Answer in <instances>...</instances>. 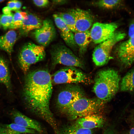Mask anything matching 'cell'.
I'll list each match as a JSON object with an SVG mask.
<instances>
[{"mask_svg": "<svg viewBox=\"0 0 134 134\" xmlns=\"http://www.w3.org/2000/svg\"><path fill=\"white\" fill-rule=\"evenodd\" d=\"M105 122V119L102 116L99 114H96L77 119L74 124L80 127L92 130L102 127Z\"/></svg>", "mask_w": 134, "mask_h": 134, "instance_id": "obj_15", "label": "cell"}, {"mask_svg": "<svg viewBox=\"0 0 134 134\" xmlns=\"http://www.w3.org/2000/svg\"><path fill=\"white\" fill-rule=\"evenodd\" d=\"M129 134H134V127L130 129Z\"/></svg>", "mask_w": 134, "mask_h": 134, "instance_id": "obj_34", "label": "cell"}, {"mask_svg": "<svg viewBox=\"0 0 134 134\" xmlns=\"http://www.w3.org/2000/svg\"><path fill=\"white\" fill-rule=\"evenodd\" d=\"M33 34L37 42L44 47L49 45L55 38L56 32L53 23L49 19L44 20L39 28L34 30Z\"/></svg>", "mask_w": 134, "mask_h": 134, "instance_id": "obj_11", "label": "cell"}, {"mask_svg": "<svg viewBox=\"0 0 134 134\" xmlns=\"http://www.w3.org/2000/svg\"><path fill=\"white\" fill-rule=\"evenodd\" d=\"M8 6L11 10L16 11L15 0H11L8 1L7 3Z\"/></svg>", "mask_w": 134, "mask_h": 134, "instance_id": "obj_29", "label": "cell"}, {"mask_svg": "<svg viewBox=\"0 0 134 134\" xmlns=\"http://www.w3.org/2000/svg\"><path fill=\"white\" fill-rule=\"evenodd\" d=\"M69 12L74 18L77 32H82L88 30L93 25V17L89 11L76 8L71 9Z\"/></svg>", "mask_w": 134, "mask_h": 134, "instance_id": "obj_12", "label": "cell"}, {"mask_svg": "<svg viewBox=\"0 0 134 134\" xmlns=\"http://www.w3.org/2000/svg\"></svg>", "mask_w": 134, "mask_h": 134, "instance_id": "obj_37", "label": "cell"}, {"mask_svg": "<svg viewBox=\"0 0 134 134\" xmlns=\"http://www.w3.org/2000/svg\"><path fill=\"white\" fill-rule=\"evenodd\" d=\"M124 32L116 31L108 39L99 44L95 47L92 54V60L98 66L106 64L112 58L111 54L113 47L125 37Z\"/></svg>", "mask_w": 134, "mask_h": 134, "instance_id": "obj_4", "label": "cell"}, {"mask_svg": "<svg viewBox=\"0 0 134 134\" xmlns=\"http://www.w3.org/2000/svg\"><path fill=\"white\" fill-rule=\"evenodd\" d=\"M128 34L129 38L134 37V18L132 20L129 25Z\"/></svg>", "mask_w": 134, "mask_h": 134, "instance_id": "obj_28", "label": "cell"}, {"mask_svg": "<svg viewBox=\"0 0 134 134\" xmlns=\"http://www.w3.org/2000/svg\"><path fill=\"white\" fill-rule=\"evenodd\" d=\"M11 10L7 6L3 7L2 9V12L5 15H8L10 14L11 13Z\"/></svg>", "mask_w": 134, "mask_h": 134, "instance_id": "obj_30", "label": "cell"}, {"mask_svg": "<svg viewBox=\"0 0 134 134\" xmlns=\"http://www.w3.org/2000/svg\"><path fill=\"white\" fill-rule=\"evenodd\" d=\"M0 83L4 85L8 91L11 89V84L9 67L5 60L0 56Z\"/></svg>", "mask_w": 134, "mask_h": 134, "instance_id": "obj_20", "label": "cell"}, {"mask_svg": "<svg viewBox=\"0 0 134 134\" xmlns=\"http://www.w3.org/2000/svg\"><path fill=\"white\" fill-rule=\"evenodd\" d=\"M34 3L39 7H44L47 6L49 3L47 0H33Z\"/></svg>", "mask_w": 134, "mask_h": 134, "instance_id": "obj_27", "label": "cell"}, {"mask_svg": "<svg viewBox=\"0 0 134 134\" xmlns=\"http://www.w3.org/2000/svg\"><path fill=\"white\" fill-rule=\"evenodd\" d=\"M118 27V24L115 22L94 23L90 31L91 41L95 44L103 42L113 34Z\"/></svg>", "mask_w": 134, "mask_h": 134, "instance_id": "obj_10", "label": "cell"}, {"mask_svg": "<svg viewBox=\"0 0 134 134\" xmlns=\"http://www.w3.org/2000/svg\"><path fill=\"white\" fill-rule=\"evenodd\" d=\"M52 64L53 66L61 64L67 66L83 68V62L69 48L62 43L52 46L50 50Z\"/></svg>", "mask_w": 134, "mask_h": 134, "instance_id": "obj_6", "label": "cell"}, {"mask_svg": "<svg viewBox=\"0 0 134 134\" xmlns=\"http://www.w3.org/2000/svg\"><path fill=\"white\" fill-rule=\"evenodd\" d=\"M11 114L14 123L23 127L34 130L39 133L43 132L41 125L37 121L27 117L16 110H13Z\"/></svg>", "mask_w": 134, "mask_h": 134, "instance_id": "obj_14", "label": "cell"}, {"mask_svg": "<svg viewBox=\"0 0 134 134\" xmlns=\"http://www.w3.org/2000/svg\"><path fill=\"white\" fill-rule=\"evenodd\" d=\"M4 0H0V2H1L3 1H4Z\"/></svg>", "mask_w": 134, "mask_h": 134, "instance_id": "obj_35", "label": "cell"}, {"mask_svg": "<svg viewBox=\"0 0 134 134\" xmlns=\"http://www.w3.org/2000/svg\"><path fill=\"white\" fill-rule=\"evenodd\" d=\"M34 130L26 128L14 123L10 124L0 123V134H35Z\"/></svg>", "mask_w": 134, "mask_h": 134, "instance_id": "obj_19", "label": "cell"}, {"mask_svg": "<svg viewBox=\"0 0 134 134\" xmlns=\"http://www.w3.org/2000/svg\"><path fill=\"white\" fill-rule=\"evenodd\" d=\"M106 103L98 98L89 99L84 97L72 103L64 114L71 120H77L94 114H99Z\"/></svg>", "mask_w": 134, "mask_h": 134, "instance_id": "obj_3", "label": "cell"}, {"mask_svg": "<svg viewBox=\"0 0 134 134\" xmlns=\"http://www.w3.org/2000/svg\"><path fill=\"white\" fill-rule=\"evenodd\" d=\"M15 9L16 11H18L21 8L22 4L21 2L18 0H15Z\"/></svg>", "mask_w": 134, "mask_h": 134, "instance_id": "obj_31", "label": "cell"}, {"mask_svg": "<svg viewBox=\"0 0 134 134\" xmlns=\"http://www.w3.org/2000/svg\"><path fill=\"white\" fill-rule=\"evenodd\" d=\"M17 36L16 32L13 30H10L4 35L0 36V50L5 51L11 55Z\"/></svg>", "mask_w": 134, "mask_h": 134, "instance_id": "obj_17", "label": "cell"}, {"mask_svg": "<svg viewBox=\"0 0 134 134\" xmlns=\"http://www.w3.org/2000/svg\"><path fill=\"white\" fill-rule=\"evenodd\" d=\"M74 36L75 42L79 49V54L81 57L85 54L91 41L90 31L77 32L74 33Z\"/></svg>", "mask_w": 134, "mask_h": 134, "instance_id": "obj_18", "label": "cell"}, {"mask_svg": "<svg viewBox=\"0 0 134 134\" xmlns=\"http://www.w3.org/2000/svg\"><path fill=\"white\" fill-rule=\"evenodd\" d=\"M25 79L23 95L27 107L48 123L57 133L58 129L49 107L52 83L49 72L44 69L30 71Z\"/></svg>", "mask_w": 134, "mask_h": 134, "instance_id": "obj_1", "label": "cell"}, {"mask_svg": "<svg viewBox=\"0 0 134 134\" xmlns=\"http://www.w3.org/2000/svg\"><path fill=\"white\" fill-rule=\"evenodd\" d=\"M102 134H116L113 130L109 129L105 130Z\"/></svg>", "mask_w": 134, "mask_h": 134, "instance_id": "obj_32", "label": "cell"}, {"mask_svg": "<svg viewBox=\"0 0 134 134\" xmlns=\"http://www.w3.org/2000/svg\"><path fill=\"white\" fill-rule=\"evenodd\" d=\"M120 80L119 74L116 70L108 68L101 70L95 76L93 91L97 98L106 103L117 93Z\"/></svg>", "mask_w": 134, "mask_h": 134, "instance_id": "obj_2", "label": "cell"}, {"mask_svg": "<svg viewBox=\"0 0 134 134\" xmlns=\"http://www.w3.org/2000/svg\"><path fill=\"white\" fill-rule=\"evenodd\" d=\"M0 25H1V23H0Z\"/></svg>", "mask_w": 134, "mask_h": 134, "instance_id": "obj_36", "label": "cell"}, {"mask_svg": "<svg viewBox=\"0 0 134 134\" xmlns=\"http://www.w3.org/2000/svg\"><path fill=\"white\" fill-rule=\"evenodd\" d=\"M45 56L44 47L28 42L20 50L18 56L19 65L24 73H26L32 65L43 60Z\"/></svg>", "mask_w": 134, "mask_h": 134, "instance_id": "obj_5", "label": "cell"}, {"mask_svg": "<svg viewBox=\"0 0 134 134\" xmlns=\"http://www.w3.org/2000/svg\"><path fill=\"white\" fill-rule=\"evenodd\" d=\"M53 17L60 34L66 45L74 50H76L78 47L74 40L73 33L57 14H54Z\"/></svg>", "mask_w": 134, "mask_h": 134, "instance_id": "obj_13", "label": "cell"}, {"mask_svg": "<svg viewBox=\"0 0 134 134\" xmlns=\"http://www.w3.org/2000/svg\"><path fill=\"white\" fill-rule=\"evenodd\" d=\"M122 1L119 0H99L94 2V4L99 7L106 9H112L119 6Z\"/></svg>", "mask_w": 134, "mask_h": 134, "instance_id": "obj_24", "label": "cell"}, {"mask_svg": "<svg viewBox=\"0 0 134 134\" xmlns=\"http://www.w3.org/2000/svg\"><path fill=\"white\" fill-rule=\"evenodd\" d=\"M68 27L73 33L77 32L74 18L69 12H59L57 14Z\"/></svg>", "mask_w": 134, "mask_h": 134, "instance_id": "obj_23", "label": "cell"}, {"mask_svg": "<svg viewBox=\"0 0 134 134\" xmlns=\"http://www.w3.org/2000/svg\"><path fill=\"white\" fill-rule=\"evenodd\" d=\"M13 14L11 13L8 15L2 14L0 18V23L4 30L9 28L12 24L13 18Z\"/></svg>", "mask_w": 134, "mask_h": 134, "instance_id": "obj_26", "label": "cell"}, {"mask_svg": "<svg viewBox=\"0 0 134 134\" xmlns=\"http://www.w3.org/2000/svg\"><path fill=\"white\" fill-rule=\"evenodd\" d=\"M83 90L77 85L67 86L58 94L57 105L58 109L64 114L69 107L74 101L84 97Z\"/></svg>", "mask_w": 134, "mask_h": 134, "instance_id": "obj_8", "label": "cell"}, {"mask_svg": "<svg viewBox=\"0 0 134 134\" xmlns=\"http://www.w3.org/2000/svg\"><path fill=\"white\" fill-rule=\"evenodd\" d=\"M52 83H86L89 79L85 74L76 67L67 66L51 76Z\"/></svg>", "mask_w": 134, "mask_h": 134, "instance_id": "obj_7", "label": "cell"}, {"mask_svg": "<svg viewBox=\"0 0 134 134\" xmlns=\"http://www.w3.org/2000/svg\"><path fill=\"white\" fill-rule=\"evenodd\" d=\"M43 21L36 15L32 14H28L24 19L20 29V34L21 35H27L30 31L35 30L41 26Z\"/></svg>", "mask_w": 134, "mask_h": 134, "instance_id": "obj_16", "label": "cell"}, {"mask_svg": "<svg viewBox=\"0 0 134 134\" xmlns=\"http://www.w3.org/2000/svg\"><path fill=\"white\" fill-rule=\"evenodd\" d=\"M57 134H93V132L92 130L80 127L73 124L59 130Z\"/></svg>", "mask_w": 134, "mask_h": 134, "instance_id": "obj_22", "label": "cell"}, {"mask_svg": "<svg viewBox=\"0 0 134 134\" xmlns=\"http://www.w3.org/2000/svg\"><path fill=\"white\" fill-rule=\"evenodd\" d=\"M120 90L123 92L134 91V66L122 78L120 83Z\"/></svg>", "mask_w": 134, "mask_h": 134, "instance_id": "obj_21", "label": "cell"}, {"mask_svg": "<svg viewBox=\"0 0 134 134\" xmlns=\"http://www.w3.org/2000/svg\"><path fill=\"white\" fill-rule=\"evenodd\" d=\"M28 14L25 12L17 11L13 15L12 22L9 28L12 29L20 28L22 25L23 19Z\"/></svg>", "mask_w": 134, "mask_h": 134, "instance_id": "obj_25", "label": "cell"}, {"mask_svg": "<svg viewBox=\"0 0 134 134\" xmlns=\"http://www.w3.org/2000/svg\"><path fill=\"white\" fill-rule=\"evenodd\" d=\"M53 1L54 3L59 4H64L66 2V0H54Z\"/></svg>", "mask_w": 134, "mask_h": 134, "instance_id": "obj_33", "label": "cell"}, {"mask_svg": "<svg viewBox=\"0 0 134 134\" xmlns=\"http://www.w3.org/2000/svg\"><path fill=\"white\" fill-rule=\"evenodd\" d=\"M115 52L118 60L123 67H130L134 63V37L118 44Z\"/></svg>", "mask_w": 134, "mask_h": 134, "instance_id": "obj_9", "label": "cell"}]
</instances>
